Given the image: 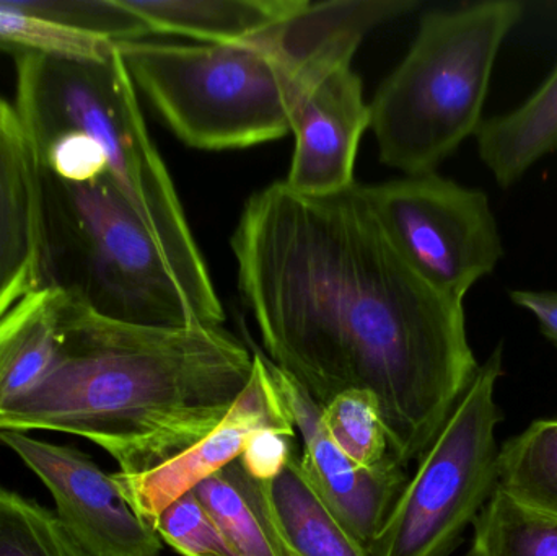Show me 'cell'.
<instances>
[{
    "label": "cell",
    "instance_id": "6da1fadb",
    "mask_svg": "<svg viewBox=\"0 0 557 556\" xmlns=\"http://www.w3.org/2000/svg\"><path fill=\"white\" fill-rule=\"evenodd\" d=\"M231 244L267 358L321 407L372 392L392 456L419 459L480 365L463 302L406 263L363 185L308 196L273 183L250 196Z\"/></svg>",
    "mask_w": 557,
    "mask_h": 556
},
{
    "label": "cell",
    "instance_id": "7a4b0ae2",
    "mask_svg": "<svg viewBox=\"0 0 557 556\" xmlns=\"http://www.w3.org/2000/svg\"><path fill=\"white\" fill-rule=\"evenodd\" d=\"M253 365V353L222 326L134 325L67 289L54 358L0 410V431L75 434L107 450L117 473L137 475L209 436Z\"/></svg>",
    "mask_w": 557,
    "mask_h": 556
},
{
    "label": "cell",
    "instance_id": "3957f363",
    "mask_svg": "<svg viewBox=\"0 0 557 556\" xmlns=\"http://www.w3.org/2000/svg\"><path fill=\"white\" fill-rule=\"evenodd\" d=\"M416 0H327L232 45L116 42L137 90L186 146L232 150L281 139L321 77Z\"/></svg>",
    "mask_w": 557,
    "mask_h": 556
},
{
    "label": "cell",
    "instance_id": "277c9868",
    "mask_svg": "<svg viewBox=\"0 0 557 556\" xmlns=\"http://www.w3.org/2000/svg\"><path fill=\"white\" fill-rule=\"evenodd\" d=\"M136 90L117 46L110 61L94 64L16 58L15 107L39 147L62 129L94 137L107 156L108 176L157 244L193 284L215 291Z\"/></svg>",
    "mask_w": 557,
    "mask_h": 556
},
{
    "label": "cell",
    "instance_id": "5b68a950",
    "mask_svg": "<svg viewBox=\"0 0 557 556\" xmlns=\"http://www.w3.org/2000/svg\"><path fill=\"white\" fill-rule=\"evenodd\" d=\"M522 13L516 0H491L422 16L408 54L370 103L385 165L435 172L476 136L497 54Z\"/></svg>",
    "mask_w": 557,
    "mask_h": 556
},
{
    "label": "cell",
    "instance_id": "8992f818",
    "mask_svg": "<svg viewBox=\"0 0 557 556\" xmlns=\"http://www.w3.org/2000/svg\"><path fill=\"white\" fill-rule=\"evenodd\" d=\"M503 346L480 366L437 436L419 457L370 556H450L497 489L496 401Z\"/></svg>",
    "mask_w": 557,
    "mask_h": 556
},
{
    "label": "cell",
    "instance_id": "52a82bcc",
    "mask_svg": "<svg viewBox=\"0 0 557 556\" xmlns=\"http://www.w3.org/2000/svg\"><path fill=\"white\" fill-rule=\"evenodd\" d=\"M62 189L87 271L81 291L101 313L153 329L222 326L218 293L175 267L110 176Z\"/></svg>",
    "mask_w": 557,
    "mask_h": 556
},
{
    "label": "cell",
    "instance_id": "ba28073f",
    "mask_svg": "<svg viewBox=\"0 0 557 556\" xmlns=\"http://www.w3.org/2000/svg\"><path fill=\"white\" fill-rule=\"evenodd\" d=\"M367 201L406 263L435 291L463 302L504 257L487 195L435 172L363 185Z\"/></svg>",
    "mask_w": 557,
    "mask_h": 556
},
{
    "label": "cell",
    "instance_id": "9c48e42d",
    "mask_svg": "<svg viewBox=\"0 0 557 556\" xmlns=\"http://www.w3.org/2000/svg\"><path fill=\"white\" fill-rule=\"evenodd\" d=\"M0 443L45 483L58 518L87 556H160L163 542L124 498L113 477L67 446L0 431Z\"/></svg>",
    "mask_w": 557,
    "mask_h": 556
},
{
    "label": "cell",
    "instance_id": "30bf717a",
    "mask_svg": "<svg viewBox=\"0 0 557 556\" xmlns=\"http://www.w3.org/2000/svg\"><path fill=\"white\" fill-rule=\"evenodd\" d=\"M42 150L15 103L0 97V319L54 277Z\"/></svg>",
    "mask_w": 557,
    "mask_h": 556
},
{
    "label": "cell",
    "instance_id": "8fae6325",
    "mask_svg": "<svg viewBox=\"0 0 557 556\" xmlns=\"http://www.w3.org/2000/svg\"><path fill=\"white\" fill-rule=\"evenodd\" d=\"M264 362L292 427L304 440L300 466L305 477L331 511L369 548L408 483L406 467L393 456L373 469L356 466L324 427L323 407L267 355Z\"/></svg>",
    "mask_w": 557,
    "mask_h": 556
},
{
    "label": "cell",
    "instance_id": "7c38bea8",
    "mask_svg": "<svg viewBox=\"0 0 557 556\" xmlns=\"http://www.w3.org/2000/svg\"><path fill=\"white\" fill-rule=\"evenodd\" d=\"M253 358L250 382L231 413L209 436L149 472L111 475L131 508L150 526L166 506L242 457L248 443L261 431L295 433L271 381L263 351L255 348Z\"/></svg>",
    "mask_w": 557,
    "mask_h": 556
},
{
    "label": "cell",
    "instance_id": "4fadbf2b",
    "mask_svg": "<svg viewBox=\"0 0 557 556\" xmlns=\"http://www.w3.org/2000/svg\"><path fill=\"white\" fill-rule=\"evenodd\" d=\"M370 127L362 81L347 64L337 65L307 91L290 116L294 156L285 185L300 195L343 191L356 183L360 137Z\"/></svg>",
    "mask_w": 557,
    "mask_h": 556
},
{
    "label": "cell",
    "instance_id": "5bb4252c",
    "mask_svg": "<svg viewBox=\"0 0 557 556\" xmlns=\"http://www.w3.org/2000/svg\"><path fill=\"white\" fill-rule=\"evenodd\" d=\"M150 35L189 36L205 45L255 38L297 15L308 0H120Z\"/></svg>",
    "mask_w": 557,
    "mask_h": 556
},
{
    "label": "cell",
    "instance_id": "9a60e30c",
    "mask_svg": "<svg viewBox=\"0 0 557 556\" xmlns=\"http://www.w3.org/2000/svg\"><path fill=\"white\" fill-rule=\"evenodd\" d=\"M193 493L242 556H297L278 529L267 482L255 479L240 457Z\"/></svg>",
    "mask_w": 557,
    "mask_h": 556
},
{
    "label": "cell",
    "instance_id": "2e32d148",
    "mask_svg": "<svg viewBox=\"0 0 557 556\" xmlns=\"http://www.w3.org/2000/svg\"><path fill=\"white\" fill-rule=\"evenodd\" d=\"M478 150L503 188L519 182L557 150V64L542 87L516 110L483 121Z\"/></svg>",
    "mask_w": 557,
    "mask_h": 556
},
{
    "label": "cell",
    "instance_id": "e0dca14e",
    "mask_svg": "<svg viewBox=\"0 0 557 556\" xmlns=\"http://www.w3.org/2000/svg\"><path fill=\"white\" fill-rule=\"evenodd\" d=\"M65 297L67 289L55 284L0 319V410L22 397L54 358Z\"/></svg>",
    "mask_w": 557,
    "mask_h": 556
},
{
    "label": "cell",
    "instance_id": "ac0fdd59",
    "mask_svg": "<svg viewBox=\"0 0 557 556\" xmlns=\"http://www.w3.org/2000/svg\"><path fill=\"white\" fill-rule=\"evenodd\" d=\"M271 508L288 547L297 556H370L369 548L343 524L305 477L300 456L267 482Z\"/></svg>",
    "mask_w": 557,
    "mask_h": 556
},
{
    "label": "cell",
    "instance_id": "d6986e66",
    "mask_svg": "<svg viewBox=\"0 0 557 556\" xmlns=\"http://www.w3.org/2000/svg\"><path fill=\"white\" fill-rule=\"evenodd\" d=\"M497 486L530 508L557 516V420L533 421L503 444Z\"/></svg>",
    "mask_w": 557,
    "mask_h": 556
},
{
    "label": "cell",
    "instance_id": "ffe728a7",
    "mask_svg": "<svg viewBox=\"0 0 557 556\" xmlns=\"http://www.w3.org/2000/svg\"><path fill=\"white\" fill-rule=\"evenodd\" d=\"M473 528L468 556H557V516L517 502L499 486Z\"/></svg>",
    "mask_w": 557,
    "mask_h": 556
},
{
    "label": "cell",
    "instance_id": "44dd1931",
    "mask_svg": "<svg viewBox=\"0 0 557 556\" xmlns=\"http://www.w3.org/2000/svg\"><path fill=\"white\" fill-rule=\"evenodd\" d=\"M0 51L69 62H107L116 51L108 36L62 25L0 0Z\"/></svg>",
    "mask_w": 557,
    "mask_h": 556
},
{
    "label": "cell",
    "instance_id": "7402d4cb",
    "mask_svg": "<svg viewBox=\"0 0 557 556\" xmlns=\"http://www.w3.org/2000/svg\"><path fill=\"white\" fill-rule=\"evenodd\" d=\"M323 423L343 453L362 469L392 456L382 410L369 391L343 392L323 407Z\"/></svg>",
    "mask_w": 557,
    "mask_h": 556
},
{
    "label": "cell",
    "instance_id": "603a6c76",
    "mask_svg": "<svg viewBox=\"0 0 557 556\" xmlns=\"http://www.w3.org/2000/svg\"><path fill=\"white\" fill-rule=\"evenodd\" d=\"M0 556H87L58 515L0 489Z\"/></svg>",
    "mask_w": 557,
    "mask_h": 556
},
{
    "label": "cell",
    "instance_id": "cb8c5ba5",
    "mask_svg": "<svg viewBox=\"0 0 557 556\" xmlns=\"http://www.w3.org/2000/svg\"><path fill=\"white\" fill-rule=\"evenodd\" d=\"M152 528L163 544L183 556H242L209 518L193 490L166 506Z\"/></svg>",
    "mask_w": 557,
    "mask_h": 556
},
{
    "label": "cell",
    "instance_id": "d4e9b609",
    "mask_svg": "<svg viewBox=\"0 0 557 556\" xmlns=\"http://www.w3.org/2000/svg\"><path fill=\"white\" fill-rule=\"evenodd\" d=\"M45 169L65 185H87L108 175L100 144L84 131L62 129L41 143Z\"/></svg>",
    "mask_w": 557,
    "mask_h": 556
},
{
    "label": "cell",
    "instance_id": "484cf974",
    "mask_svg": "<svg viewBox=\"0 0 557 556\" xmlns=\"http://www.w3.org/2000/svg\"><path fill=\"white\" fill-rule=\"evenodd\" d=\"M295 436L297 433H287V431H261L248 443L247 449L242 454L240 459L245 469L255 479L263 482L273 479L294 453Z\"/></svg>",
    "mask_w": 557,
    "mask_h": 556
},
{
    "label": "cell",
    "instance_id": "4316f807",
    "mask_svg": "<svg viewBox=\"0 0 557 556\" xmlns=\"http://www.w3.org/2000/svg\"><path fill=\"white\" fill-rule=\"evenodd\" d=\"M513 304L529 310L539 320L542 332L557 345V293L552 291H512Z\"/></svg>",
    "mask_w": 557,
    "mask_h": 556
}]
</instances>
